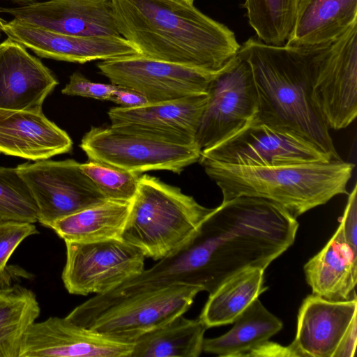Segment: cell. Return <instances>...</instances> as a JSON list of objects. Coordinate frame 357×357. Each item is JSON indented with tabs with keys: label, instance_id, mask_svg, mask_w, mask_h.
I'll return each mask as SVG.
<instances>
[{
	"label": "cell",
	"instance_id": "18",
	"mask_svg": "<svg viewBox=\"0 0 357 357\" xmlns=\"http://www.w3.org/2000/svg\"><path fill=\"white\" fill-rule=\"evenodd\" d=\"M207 99L206 93L135 107L120 106L111 108L108 116L111 124H126L180 143L195 144Z\"/></svg>",
	"mask_w": 357,
	"mask_h": 357
},
{
	"label": "cell",
	"instance_id": "1",
	"mask_svg": "<svg viewBox=\"0 0 357 357\" xmlns=\"http://www.w3.org/2000/svg\"><path fill=\"white\" fill-rule=\"evenodd\" d=\"M117 29L139 54L218 72L241 45L234 33L178 0H111Z\"/></svg>",
	"mask_w": 357,
	"mask_h": 357
},
{
	"label": "cell",
	"instance_id": "35",
	"mask_svg": "<svg viewBox=\"0 0 357 357\" xmlns=\"http://www.w3.org/2000/svg\"><path fill=\"white\" fill-rule=\"evenodd\" d=\"M248 356H294L289 346L282 347L268 341L252 350Z\"/></svg>",
	"mask_w": 357,
	"mask_h": 357
},
{
	"label": "cell",
	"instance_id": "9",
	"mask_svg": "<svg viewBox=\"0 0 357 357\" xmlns=\"http://www.w3.org/2000/svg\"><path fill=\"white\" fill-rule=\"evenodd\" d=\"M207 96L195 136L201 152L226 139L255 117L257 94L249 63L237 53L211 80Z\"/></svg>",
	"mask_w": 357,
	"mask_h": 357
},
{
	"label": "cell",
	"instance_id": "27",
	"mask_svg": "<svg viewBox=\"0 0 357 357\" xmlns=\"http://www.w3.org/2000/svg\"><path fill=\"white\" fill-rule=\"evenodd\" d=\"M301 0H245L248 22L264 43L283 45L293 29Z\"/></svg>",
	"mask_w": 357,
	"mask_h": 357
},
{
	"label": "cell",
	"instance_id": "39",
	"mask_svg": "<svg viewBox=\"0 0 357 357\" xmlns=\"http://www.w3.org/2000/svg\"><path fill=\"white\" fill-rule=\"evenodd\" d=\"M178 1H183L185 3H189V4H194V1H195V0H178Z\"/></svg>",
	"mask_w": 357,
	"mask_h": 357
},
{
	"label": "cell",
	"instance_id": "33",
	"mask_svg": "<svg viewBox=\"0 0 357 357\" xmlns=\"http://www.w3.org/2000/svg\"><path fill=\"white\" fill-rule=\"evenodd\" d=\"M110 101L123 107H135L149 103L148 100L137 91L119 86L113 92Z\"/></svg>",
	"mask_w": 357,
	"mask_h": 357
},
{
	"label": "cell",
	"instance_id": "3",
	"mask_svg": "<svg viewBox=\"0 0 357 357\" xmlns=\"http://www.w3.org/2000/svg\"><path fill=\"white\" fill-rule=\"evenodd\" d=\"M199 162L220 188L222 202L243 196L262 198L296 218L335 196L348 195L354 169L342 159L270 167L227 165L203 158Z\"/></svg>",
	"mask_w": 357,
	"mask_h": 357
},
{
	"label": "cell",
	"instance_id": "20",
	"mask_svg": "<svg viewBox=\"0 0 357 357\" xmlns=\"http://www.w3.org/2000/svg\"><path fill=\"white\" fill-rule=\"evenodd\" d=\"M357 250L345 240L340 226L326 245L304 266L312 294L330 301L356 297Z\"/></svg>",
	"mask_w": 357,
	"mask_h": 357
},
{
	"label": "cell",
	"instance_id": "4",
	"mask_svg": "<svg viewBox=\"0 0 357 357\" xmlns=\"http://www.w3.org/2000/svg\"><path fill=\"white\" fill-rule=\"evenodd\" d=\"M213 208L158 178L139 176L121 239L160 260L188 243Z\"/></svg>",
	"mask_w": 357,
	"mask_h": 357
},
{
	"label": "cell",
	"instance_id": "26",
	"mask_svg": "<svg viewBox=\"0 0 357 357\" xmlns=\"http://www.w3.org/2000/svg\"><path fill=\"white\" fill-rule=\"evenodd\" d=\"M40 312L32 291L22 287L7 288L0 299V357H20L25 333Z\"/></svg>",
	"mask_w": 357,
	"mask_h": 357
},
{
	"label": "cell",
	"instance_id": "15",
	"mask_svg": "<svg viewBox=\"0 0 357 357\" xmlns=\"http://www.w3.org/2000/svg\"><path fill=\"white\" fill-rule=\"evenodd\" d=\"M133 345L85 328L66 317H51L30 326L20 357H130Z\"/></svg>",
	"mask_w": 357,
	"mask_h": 357
},
{
	"label": "cell",
	"instance_id": "11",
	"mask_svg": "<svg viewBox=\"0 0 357 357\" xmlns=\"http://www.w3.org/2000/svg\"><path fill=\"white\" fill-rule=\"evenodd\" d=\"M72 160H41L16 168L38 207V222L50 228L56 220L106 199Z\"/></svg>",
	"mask_w": 357,
	"mask_h": 357
},
{
	"label": "cell",
	"instance_id": "21",
	"mask_svg": "<svg viewBox=\"0 0 357 357\" xmlns=\"http://www.w3.org/2000/svg\"><path fill=\"white\" fill-rule=\"evenodd\" d=\"M357 23V0H301L287 46L331 43Z\"/></svg>",
	"mask_w": 357,
	"mask_h": 357
},
{
	"label": "cell",
	"instance_id": "13",
	"mask_svg": "<svg viewBox=\"0 0 357 357\" xmlns=\"http://www.w3.org/2000/svg\"><path fill=\"white\" fill-rule=\"evenodd\" d=\"M7 37L36 55L59 61L84 63L139 54L129 41L119 37L79 36L34 26L13 19L3 22Z\"/></svg>",
	"mask_w": 357,
	"mask_h": 357
},
{
	"label": "cell",
	"instance_id": "22",
	"mask_svg": "<svg viewBox=\"0 0 357 357\" xmlns=\"http://www.w3.org/2000/svg\"><path fill=\"white\" fill-rule=\"evenodd\" d=\"M130 204L106 199L54 221L50 228L65 242L93 243L121 238Z\"/></svg>",
	"mask_w": 357,
	"mask_h": 357
},
{
	"label": "cell",
	"instance_id": "32",
	"mask_svg": "<svg viewBox=\"0 0 357 357\" xmlns=\"http://www.w3.org/2000/svg\"><path fill=\"white\" fill-rule=\"evenodd\" d=\"M347 205L340 224L347 242L357 250V186L348 194Z\"/></svg>",
	"mask_w": 357,
	"mask_h": 357
},
{
	"label": "cell",
	"instance_id": "36",
	"mask_svg": "<svg viewBox=\"0 0 357 357\" xmlns=\"http://www.w3.org/2000/svg\"><path fill=\"white\" fill-rule=\"evenodd\" d=\"M9 1H13V2L19 4L20 6L27 5V4L37 1V0H9Z\"/></svg>",
	"mask_w": 357,
	"mask_h": 357
},
{
	"label": "cell",
	"instance_id": "7",
	"mask_svg": "<svg viewBox=\"0 0 357 357\" xmlns=\"http://www.w3.org/2000/svg\"><path fill=\"white\" fill-rule=\"evenodd\" d=\"M312 100L329 128L347 127L357 115V23L321 45L310 70Z\"/></svg>",
	"mask_w": 357,
	"mask_h": 357
},
{
	"label": "cell",
	"instance_id": "37",
	"mask_svg": "<svg viewBox=\"0 0 357 357\" xmlns=\"http://www.w3.org/2000/svg\"><path fill=\"white\" fill-rule=\"evenodd\" d=\"M7 288L6 289H1L0 288V299L3 296L6 291Z\"/></svg>",
	"mask_w": 357,
	"mask_h": 357
},
{
	"label": "cell",
	"instance_id": "24",
	"mask_svg": "<svg viewBox=\"0 0 357 357\" xmlns=\"http://www.w3.org/2000/svg\"><path fill=\"white\" fill-rule=\"evenodd\" d=\"M264 273L250 266L230 275L209 294L199 319L207 328L232 324L267 289Z\"/></svg>",
	"mask_w": 357,
	"mask_h": 357
},
{
	"label": "cell",
	"instance_id": "19",
	"mask_svg": "<svg viewBox=\"0 0 357 357\" xmlns=\"http://www.w3.org/2000/svg\"><path fill=\"white\" fill-rule=\"evenodd\" d=\"M69 135L41 111L0 108V153L38 161L69 152Z\"/></svg>",
	"mask_w": 357,
	"mask_h": 357
},
{
	"label": "cell",
	"instance_id": "2",
	"mask_svg": "<svg viewBox=\"0 0 357 357\" xmlns=\"http://www.w3.org/2000/svg\"><path fill=\"white\" fill-rule=\"evenodd\" d=\"M320 45H272L252 38L241 45L238 54L252 69L258 102L255 119L295 132L331 159L340 160L329 128L311 95L310 66Z\"/></svg>",
	"mask_w": 357,
	"mask_h": 357
},
{
	"label": "cell",
	"instance_id": "30",
	"mask_svg": "<svg viewBox=\"0 0 357 357\" xmlns=\"http://www.w3.org/2000/svg\"><path fill=\"white\" fill-rule=\"evenodd\" d=\"M38 234L31 222L0 220V278L7 263L19 245L27 237Z\"/></svg>",
	"mask_w": 357,
	"mask_h": 357
},
{
	"label": "cell",
	"instance_id": "16",
	"mask_svg": "<svg viewBox=\"0 0 357 357\" xmlns=\"http://www.w3.org/2000/svg\"><path fill=\"white\" fill-rule=\"evenodd\" d=\"M57 84L51 70L24 46L8 38L0 43V108L41 111Z\"/></svg>",
	"mask_w": 357,
	"mask_h": 357
},
{
	"label": "cell",
	"instance_id": "31",
	"mask_svg": "<svg viewBox=\"0 0 357 357\" xmlns=\"http://www.w3.org/2000/svg\"><path fill=\"white\" fill-rule=\"evenodd\" d=\"M116 88L113 84H103L92 82L80 73L75 72L61 92L68 96H76L94 98L100 100H110Z\"/></svg>",
	"mask_w": 357,
	"mask_h": 357
},
{
	"label": "cell",
	"instance_id": "34",
	"mask_svg": "<svg viewBox=\"0 0 357 357\" xmlns=\"http://www.w3.org/2000/svg\"><path fill=\"white\" fill-rule=\"evenodd\" d=\"M356 315L352 319L333 357H353L356 347Z\"/></svg>",
	"mask_w": 357,
	"mask_h": 357
},
{
	"label": "cell",
	"instance_id": "5",
	"mask_svg": "<svg viewBox=\"0 0 357 357\" xmlns=\"http://www.w3.org/2000/svg\"><path fill=\"white\" fill-rule=\"evenodd\" d=\"M202 291L199 286L176 284L132 296L96 295L66 317L109 338L134 343L146 333L183 315Z\"/></svg>",
	"mask_w": 357,
	"mask_h": 357
},
{
	"label": "cell",
	"instance_id": "14",
	"mask_svg": "<svg viewBox=\"0 0 357 357\" xmlns=\"http://www.w3.org/2000/svg\"><path fill=\"white\" fill-rule=\"evenodd\" d=\"M13 19L53 31L79 36H121L111 0H48L0 8Z\"/></svg>",
	"mask_w": 357,
	"mask_h": 357
},
{
	"label": "cell",
	"instance_id": "12",
	"mask_svg": "<svg viewBox=\"0 0 357 357\" xmlns=\"http://www.w3.org/2000/svg\"><path fill=\"white\" fill-rule=\"evenodd\" d=\"M97 67L112 84L137 91L149 102L206 93L211 80L218 73L157 60L140 54L100 61Z\"/></svg>",
	"mask_w": 357,
	"mask_h": 357
},
{
	"label": "cell",
	"instance_id": "38",
	"mask_svg": "<svg viewBox=\"0 0 357 357\" xmlns=\"http://www.w3.org/2000/svg\"><path fill=\"white\" fill-rule=\"evenodd\" d=\"M3 22V20L0 17V37L1 36V33H3V31H2Z\"/></svg>",
	"mask_w": 357,
	"mask_h": 357
},
{
	"label": "cell",
	"instance_id": "6",
	"mask_svg": "<svg viewBox=\"0 0 357 357\" xmlns=\"http://www.w3.org/2000/svg\"><path fill=\"white\" fill-rule=\"evenodd\" d=\"M89 160L141 174L166 170L180 174L199 162L201 151L126 124L91 127L80 144Z\"/></svg>",
	"mask_w": 357,
	"mask_h": 357
},
{
	"label": "cell",
	"instance_id": "17",
	"mask_svg": "<svg viewBox=\"0 0 357 357\" xmlns=\"http://www.w3.org/2000/svg\"><path fill=\"white\" fill-rule=\"evenodd\" d=\"M356 309V297L330 301L307 296L298 310L295 339L289 345L294 356L333 357Z\"/></svg>",
	"mask_w": 357,
	"mask_h": 357
},
{
	"label": "cell",
	"instance_id": "28",
	"mask_svg": "<svg viewBox=\"0 0 357 357\" xmlns=\"http://www.w3.org/2000/svg\"><path fill=\"white\" fill-rule=\"evenodd\" d=\"M38 207L17 168L0 167V220L35 223Z\"/></svg>",
	"mask_w": 357,
	"mask_h": 357
},
{
	"label": "cell",
	"instance_id": "25",
	"mask_svg": "<svg viewBox=\"0 0 357 357\" xmlns=\"http://www.w3.org/2000/svg\"><path fill=\"white\" fill-rule=\"evenodd\" d=\"M206 329L199 319L180 315L136 340L130 357H198Z\"/></svg>",
	"mask_w": 357,
	"mask_h": 357
},
{
	"label": "cell",
	"instance_id": "10",
	"mask_svg": "<svg viewBox=\"0 0 357 357\" xmlns=\"http://www.w3.org/2000/svg\"><path fill=\"white\" fill-rule=\"evenodd\" d=\"M65 243L61 278L71 294H102L144 270L143 253L121 238Z\"/></svg>",
	"mask_w": 357,
	"mask_h": 357
},
{
	"label": "cell",
	"instance_id": "8",
	"mask_svg": "<svg viewBox=\"0 0 357 357\" xmlns=\"http://www.w3.org/2000/svg\"><path fill=\"white\" fill-rule=\"evenodd\" d=\"M200 158L242 167H270L333 159L307 139L253 119L218 144L202 151Z\"/></svg>",
	"mask_w": 357,
	"mask_h": 357
},
{
	"label": "cell",
	"instance_id": "23",
	"mask_svg": "<svg viewBox=\"0 0 357 357\" xmlns=\"http://www.w3.org/2000/svg\"><path fill=\"white\" fill-rule=\"evenodd\" d=\"M227 333L204 340L203 351L222 357L248 356L279 332L282 322L255 299L233 322Z\"/></svg>",
	"mask_w": 357,
	"mask_h": 357
},
{
	"label": "cell",
	"instance_id": "29",
	"mask_svg": "<svg viewBox=\"0 0 357 357\" xmlns=\"http://www.w3.org/2000/svg\"><path fill=\"white\" fill-rule=\"evenodd\" d=\"M81 170L93 181L105 199L131 202L139 174L93 160L80 163Z\"/></svg>",
	"mask_w": 357,
	"mask_h": 357
}]
</instances>
